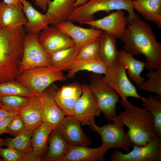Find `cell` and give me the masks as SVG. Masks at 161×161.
I'll return each instance as SVG.
<instances>
[{"instance_id":"cell-17","label":"cell","mask_w":161,"mask_h":161,"mask_svg":"<svg viewBox=\"0 0 161 161\" xmlns=\"http://www.w3.org/2000/svg\"><path fill=\"white\" fill-rule=\"evenodd\" d=\"M83 86L77 82L55 89V100L58 106L66 115H73L75 104L82 94Z\"/></svg>"},{"instance_id":"cell-3","label":"cell","mask_w":161,"mask_h":161,"mask_svg":"<svg viewBox=\"0 0 161 161\" xmlns=\"http://www.w3.org/2000/svg\"><path fill=\"white\" fill-rule=\"evenodd\" d=\"M123 107L124 110L117 115L113 123H119L128 128L126 134L133 145H145L157 135L153 115L130 102Z\"/></svg>"},{"instance_id":"cell-45","label":"cell","mask_w":161,"mask_h":161,"mask_svg":"<svg viewBox=\"0 0 161 161\" xmlns=\"http://www.w3.org/2000/svg\"><path fill=\"white\" fill-rule=\"evenodd\" d=\"M3 106V104L0 102V108H1Z\"/></svg>"},{"instance_id":"cell-35","label":"cell","mask_w":161,"mask_h":161,"mask_svg":"<svg viewBox=\"0 0 161 161\" xmlns=\"http://www.w3.org/2000/svg\"><path fill=\"white\" fill-rule=\"evenodd\" d=\"M99 39L88 43L80 50L76 60L84 61L99 59Z\"/></svg>"},{"instance_id":"cell-33","label":"cell","mask_w":161,"mask_h":161,"mask_svg":"<svg viewBox=\"0 0 161 161\" xmlns=\"http://www.w3.org/2000/svg\"><path fill=\"white\" fill-rule=\"evenodd\" d=\"M149 71L148 80L144 81L138 88L142 90L161 96V68Z\"/></svg>"},{"instance_id":"cell-31","label":"cell","mask_w":161,"mask_h":161,"mask_svg":"<svg viewBox=\"0 0 161 161\" xmlns=\"http://www.w3.org/2000/svg\"><path fill=\"white\" fill-rule=\"evenodd\" d=\"M142 100L143 109L150 112L153 115L157 135L161 138V100L148 94Z\"/></svg>"},{"instance_id":"cell-10","label":"cell","mask_w":161,"mask_h":161,"mask_svg":"<svg viewBox=\"0 0 161 161\" xmlns=\"http://www.w3.org/2000/svg\"><path fill=\"white\" fill-rule=\"evenodd\" d=\"M130 152L124 154L119 149L111 154L110 161H161V138L156 135L145 145H134Z\"/></svg>"},{"instance_id":"cell-13","label":"cell","mask_w":161,"mask_h":161,"mask_svg":"<svg viewBox=\"0 0 161 161\" xmlns=\"http://www.w3.org/2000/svg\"><path fill=\"white\" fill-rule=\"evenodd\" d=\"M80 121L73 115H66L56 129L71 146L89 145L91 141L83 132Z\"/></svg>"},{"instance_id":"cell-40","label":"cell","mask_w":161,"mask_h":161,"mask_svg":"<svg viewBox=\"0 0 161 161\" xmlns=\"http://www.w3.org/2000/svg\"><path fill=\"white\" fill-rule=\"evenodd\" d=\"M36 5L44 11H46L49 2L51 0H34Z\"/></svg>"},{"instance_id":"cell-24","label":"cell","mask_w":161,"mask_h":161,"mask_svg":"<svg viewBox=\"0 0 161 161\" xmlns=\"http://www.w3.org/2000/svg\"><path fill=\"white\" fill-rule=\"evenodd\" d=\"M117 38L105 31L99 38V59L108 66L120 61L116 46Z\"/></svg>"},{"instance_id":"cell-8","label":"cell","mask_w":161,"mask_h":161,"mask_svg":"<svg viewBox=\"0 0 161 161\" xmlns=\"http://www.w3.org/2000/svg\"><path fill=\"white\" fill-rule=\"evenodd\" d=\"M88 126L99 134L102 140V145L108 150L120 148L128 153L130 148L133 145L124 132V126L119 123H109L99 126L94 121Z\"/></svg>"},{"instance_id":"cell-42","label":"cell","mask_w":161,"mask_h":161,"mask_svg":"<svg viewBox=\"0 0 161 161\" xmlns=\"http://www.w3.org/2000/svg\"><path fill=\"white\" fill-rule=\"evenodd\" d=\"M88 0H76L75 4V8L83 5L86 4Z\"/></svg>"},{"instance_id":"cell-39","label":"cell","mask_w":161,"mask_h":161,"mask_svg":"<svg viewBox=\"0 0 161 161\" xmlns=\"http://www.w3.org/2000/svg\"><path fill=\"white\" fill-rule=\"evenodd\" d=\"M42 158L37 154L33 150L25 153L23 161H40Z\"/></svg>"},{"instance_id":"cell-7","label":"cell","mask_w":161,"mask_h":161,"mask_svg":"<svg viewBox=\"0 0 161 161\" xmlns=\"http://www.w3.org/2000/svg\"><path fill=\"white\" fill-rule=\"evenodd\" d=\"M126 66L119 61L108 66L107 72L103 76L104 80L121 98V103L123 107L129 102L127 100L128 97L140 99L142 98L128 79L126 73Z\"/></svg>"},{"instance_id":"cell-27","label":"cell","mask_w":161,"mask_h":161,"mask_svg":"<svg viewBox=\"0 0 161 161\" xmlns=\"http://www.w3.org/2000/svg\"><path fill=\"white\" fill-rule=\"evenodd\" d=\"M80 49L75 45L48 54L51 66L62 71H68L76 61Z\"/></svg>"},{"instance_id":"cell-18","label":"cell","mask_w":161,"mask_h":161,"mask_svg":"<svg viewBox=\"0 0 161 161\" xmlns=\"http://www.w3.org/2000/svg\"><path fill=\"white\" fill-rule=\"evenodd\" d=\"M0 3V26L12 29L25 26L27 20L20 1L16 5L6 4L3 1Z\"/></svg>"},{"instance_id":"cell-21","label":"cell","mask_w":161,"mask_h":161,"mask_svg":"<svg viewBox=\"0 0 161 161\" xmlns=\"http://www.w3.org/2000/svg\"><path fill=\"white\" fill-rule=\"evenodd\" d=\"M22 10L27 22L25 26L27 33L38 35L41 30L48 26L49 21L47 16L42 14L26 0H21Z\"/></svg>"},{"instance_id":"cell-5","label":"cell","mask_w":161,"mask_h":161,"mask_svg":"<svg viewBox=\"0 0 161 161\" xmlns=\"http://www.w3.org/2000/svg\"><path fill=\"white\" fill-rule=\"evenodd\" d=\"M62 71L53 66L38 67L21 72L16 80L38 96L54 82L66 79Z\"/></svg>"},{"instance_id":"cell-30","label":"cell","mask_w":161,"mask_h":161,"mask_svg":"<svg viewBox=\"0 0 161 161\" xmlns=\"http://www.w3.org/2000/svg\"><path fill=\"white\" fill-rule=\"evenodd\" d=\"M33 131L25 129L14 138L7 137L2 143V146L13 148L26 153L33 148L31 145V138Z\"/></svg>"},{"instance_id":"cell-46","label":"cell","mask_w":161,"mask_h":161,"mask_svg":"<svg viewBox=\"0 0 161 161\" xmlns=\"http://www.w3.org/2000/svg\"><path fill=\"white\" fill-rule=\"evenodd\" d=\"M4 161V160L3 159V158L2 159H0V161Z\"/></svg>"},{"instance_id":"cell-38","label":"cell","mask_w":161,"mask_h":161,"mask_svg":"<svg viewBox=\"0 0 161 161\" xmlns=\"http://www.w3.org/2000/svg\"><path fill=\"white\" fill-rule=\"evenodd\" d=\"M14 115L7 116L0 119V136L7 133L8 125Z\"/></svg>"},{"instance_id":"cell-37","label":"cell","mask_w":161,"mask_h":161,"mask_svg":"<svg viewBox=\"0 0 161 161\" xmlns=\"http://www.w3.org/2000/svg\"><path fill=\"white\" fill-rule=\"evenodd\" d=\"M26 129L25 123L18 114L14 115L10 123L7 133L15 137Z\"/></svg>"},{"instance_id":"cell-2","label":"cell","mask_w":161,"mask_h":161,"mask_svg":"<svg viewBox=\"0 0 161 161\" xmlns=\"http://www.w3.org/2000/svg\"><path fill=\"white\" fill-rule=\"evenodd\" d=\"M25 27L8 28L0 26V83L16 80L21 72Z\"/></svg>"},{"instance_id":"cell-11","label":"cell","mask_w":161,"mask_h":161,"mask_svg":"<svg viewBox=\"0 0 161 161\" xmlns=\"http://www.w3.org/2000/svg\"><path fill=\"white\" fill-rule=\"evenodd\" d=\"M82 86V92L75 104L73 115L82 126L89 125L101 112L95 96L87 85Z\"/></svg>"},{"instance_id":"cell-19","label":"cell","mask_w":161,"mask_h":161,"mask_svg":"<svg viewBox=\"0 0 161 161\" xmlns=\"http://www.w3.org/2000/svg\"><path fill=\"white\" fill-rule=\"evenodd\" d=\"M108 150L101 145L97 148L86 146H71L61 161H103Z\"/></svg>"},{"instance_id":"cell-29","label":"cell","mask_w":161,"mask_h":161,"mask_svg":"<svg viewBox=\"0 0 161 161\" xmlns=\"http://www.w3.org/2000/svg\"><path fill=\"white\" fill-rule=\"evenodd\" d=\"M108 69V66L100 59L84 61H76L68 71L66 77L68 79H72L77 72L81 70L105 75Z\"/></svg>"},{"instance_id":"cell-43","label":"cell","mask_w":161,"mask_h":161,"mask_svg":"<svg viewBox=\"0 0 161 161\" xmlns=\"http://www.w3.org/2000/svg\"><path fill=\"white\" fill-rule=\"evenodd\" d=\"M21 0H3L4 2L7 4L17 5Z\"/></svg>"},{"instance_id":"cell-34","label":"cell","mask_w":161,"mask_h":161,"mask_svg":"<svg viewBox=\"0 0 161 161\" xmlns=\"http://www.w3.org/2000/svg\"><path fill=\"white\" fill-rule=\"evenodd\" d=\"M30 97L13 95H2L0 96V102L8 109L18 113L28 104Z\"/></svg>"},{"instance_id":"cell-22","label":"cell","mask_w":161,"mask_h":161,"mask_svg":"<svg viewBox=\"0 0 161 161\" xmlns=\"http://www.w3.org/2000/svg\"><path fill=\"white\" fill-rule=\"evenodd\" d=\"M76 0H53L49 3L45 14L49 24L55 26L66 20L74 8Z\"/></svg>"},{"instance_id":"cell-16","label":"cell","mask_w":161,"mask_h":161,"mask_svg":"<svg viewBox=\"0 0 161 161\" xmlns=\"http://www.w3.org/2000/svg\"><path fill=\"white\" fill-rule=\"evenodd\" d=\"M56 87L51 84L38 96L42 111L43 122L56 127L66 116L55 100L54 94Z\"/></svg>"},{"instance_id":"cell-36","label":"cell","mask_w":161,"mask_h":161,"mask_svg":"<svg viewBox=\"0 0 161 161\" xmlns=\"http://www.w3.org/2000/svg\"><path fill=\"white\" fill-rule=\"evenodd\" d=\"M25 153L13 148H0V156L5 161H23Z\"/></svg>"},{"instance_id":"cell-9","label":"cell","mask_w":161,"mask_h":161,"mask_svg":"<svg viewBox=\"0 0 161 161\" xmlns=\"http://www.w3.org/2000/svg\"><path fill=\"white\" fill-rule=\"evenodd\" d=\"M23 47L20 67L21 72L38 67L52 66L49 55L39 43L37 35L27 33Z\"/></svg>"},{"instance_id":"cell-47","label":"cell","mask_w":161,"mask_h":161,"mask_svg":"<svg viewBox=\"0 0 161 161\" xmlns=\"http://www.w3.org/2000/svg\"><path fill=\"white\" fill-rule=\"evenodd\" d=\"M0 6H1V4H0Z\"/></svg>"},{"instance_id":"cell-26","label":"cell","mask_w":161,"mask_h":161,"mask_svg":"<svg viewBox=\"0 0 161 161\" xmlns=\"http://www.w3.org/2000/svg\"><path fill=\"white\" fill-rule=\"evenodd\" d=\"M118 52L120 62L126 67L129 78L139 86L144 81V78L140 75L146 63L136 59L131 53L124 49H121Z\"/></svg>"},{"instance_id":"cell-4","label":"cell","mask_w":161,"mask_h":161,"mask_svg":"<svg viewBox=\"0 0 161 161\" xmlns=\"http://www.w3.org/2000/svg\"><path fill=\"white\" fill-rule=\"evenodd\" d=\"M121 10L128 12L129 18L137 14L132 0H90L85 4L75 8L67 20L81 23L95 20L94 15L98 12Z\"/></svg>"},{"instance_id":"cell-28","label":"cell","mask_w":161,"mask_h":161,"mask_svg":"<svg viewBox=\"0 0 161 161\" xmlns=\"http://www.w3.org/2000/svg\"><path fill=\"white\" fill-rule=\"evenodd\" d=\"M56 128L55 127L51 124L43 122L33 131L31 144L34 151L42 159L47 148L49 136Z\"/></svg>"},{"instance_id":"cell-25","label":"cell","mask_w":161,"mask_h":161,"mask_svg":"<svg viewBox=\"0 0 161 161\" xmlns=\"http://www.w3.org/2000/svg\"><path fill=\"white\" fill-rule=\"evenodd\" d=\"M134 10L161 29V0H132Z\"/></svg>"},{"instance_id":"cell-41","label":"cell","mask_w":161,"mask_h":161,"mask_svg":"<svg viewBox=\"0 0 161 161\" xmlns=\"http://www.w3.org/2000/svg\"><path fill=\"white\" fill-rule=\"evenodd\" d=\"M18 113L11 111L3 106L0 108V119L7 116L14 115Z\"/></svg>"},{"instance_id":"cell-6","label":"cell","mask_w":161,"mask_h":161,"mask_svg":"<svg viewBox=\"0 0 161 161\" xmlns=\"http://www.w3.org/2000/svg\"><path fill=\"white\" fill-rule=\"evenodd\" d=\"M87 85L96 99L98 106L106 119L114 122L117 115L116 108L120 102L119 95L104 79L100 74L94 73Z\"/></svg>"},{"instance_id":"cell-15","label":"cell","mask_w":161,"mask_h":161,"mask_svg":"<svg viewBox=\"0 0 161 161\" xmlns=\"http://www.w3.org/2000/svg\"><path fill=\"white\" fill-rule=\"evenodd\" d=\"M80 24H88L121 38L128 25V18L123 10H117L101 19Z\"/></svg>"},{"instance_id":"cell-1","label":"cell","mask_w":161,"mask_h":161,"mask_svg":"<svg viewBox=\"0 0 161 161\" xmlns=\"http://www.w3.org/2000/svg\"><path fill=\"white\" fill-rule=\"evenodd\" d=\"M121 39L125 51L133 55L145 56V66L148 71L161 68V44L150 25L137 14L128 18V25Z\"/></svg>"},{"instance_id":"cell-32","label":"cell","mask_w":161,"mask_h":161,"mask_svg":"<svg viewBox=\"0 0 161 161\" xmlns=\"http://www.w3.org/2000/svg\"><path fill=\"white\" fill-rule=\"evenodd\" d=\"M5 95L27 97L36 95L31 90L16 80L0 83V96Z\"/></svg>"},{"instance_id":"cell-44","label":"cell","mask_w":161,"mask_h":161,"mask_svg":"<svg viewBox=\"0 0 161 161\" xmlns=\"http://www.w3.org/2000/svg\"><path fill=\"white\" fill-rule=\"evenodd\" d=\"M4 139L0 138V148H1L2 143L4 140Z\"/></svg>"},{"instance_id":"cell-20","label":"cell","mask_w":161,"mask_h":161,"mask_svg":"<svg viewBox=\"0 0 161 161\" xmlns=\"http://www.w3.org/2000/svg\"><path fill=\"white\" fill-rule=\"evenodd\" d=\"M26 129L33 131L42 123L43 113L38 96L30 97L27 105L18 112Z\"/></svg>"},{"instance_id":"cell-12","label":"cell","mask_w":161,"mask_h":161,"mask_svg":"<svg viewBox=\"0 0 161 161\" xmlns=\"http://www.w3.org/2000/svg\"><path fill=\"white\" fill-rule=\"evenodd\" d=\"M37 35L39 43L48 54L75 45L70 37L55 26H48Z\"/></svg>"},{"instance_id":"cell-14","label":"cell","mask_w":161,"mask_h":161,"mask_svg":"<svg viewBox=\"0 0 161 161\" xmlns=\"http://www.w3.org/2000/svg\"><path fill=\"white\" fill-rule=\"evenodd\" d=\"M55 26L70 37L80 49L88 43L98 39L103 32L101 30L78 26L67 20Z\"/></svg>"},{"instance_id":"cell-23","label":"cell","mask_w":161,"mask_h":161,"mask_svg":"<svg viewBox=\"0 0 161 161\" xmlns=\"http://www.w3.org/2000/svg\"><path fill=\"white\" fill-rule=\"evenodd\" d=\"M48 142L49 144L48 151L42 160L61 161L69 151L71 145L56 128L50 134Z\"/></svg>"}]
</instances>
